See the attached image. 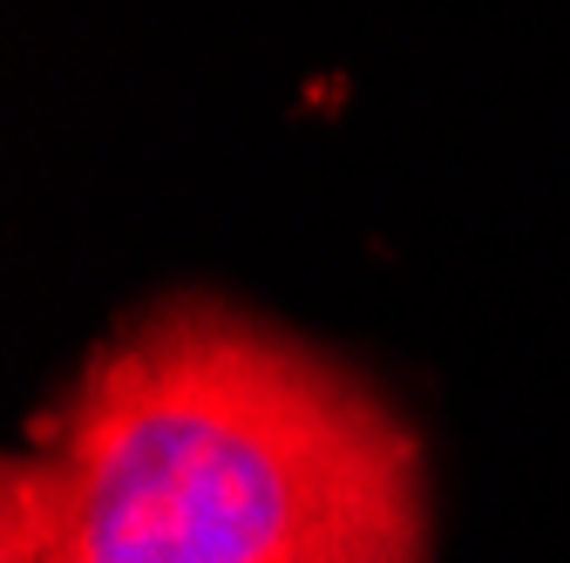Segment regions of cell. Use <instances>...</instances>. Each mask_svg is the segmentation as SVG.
<instances>
[{
	"label": "cell",
	"instance_id": "cell-1",
	"mask_svg": "<svg viewBox=\"0 0 570 563\" xmlns=\"http://www.w3.org/2000/svg\"><path fill=\"white\" fill-rule=\"evenodd\" d=\"M28 563H428V455L326 346L218 293L122 319L0 475Z\"/></svg>",
	"mask_w": 570,
	"mask_h": 563
},
{
	"label": "cell",
	"instance_id": "cell-2",
	"mask_svg": "<svg viewBox=\"0 0 570 563\" xmlns=\"http://www.w3.org/2000/svg\"><path fill=\"white\" fill-rule=\"evenodd\" d=\"M0 563H28V556H0Z\"/></svg>",
	"mask_w": 570,
	"mask_h": 563
}]
</instances>
